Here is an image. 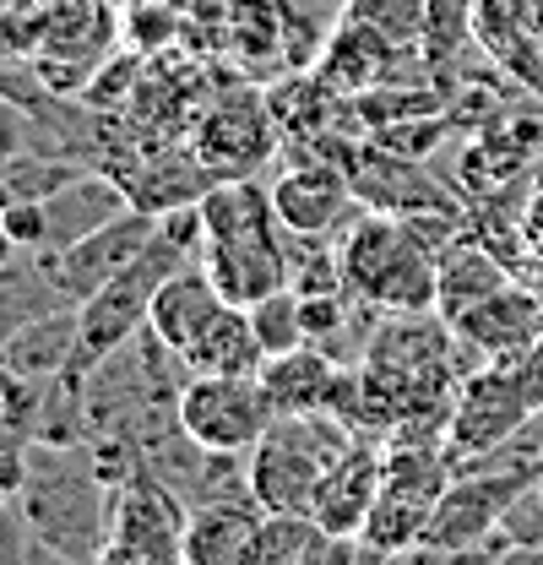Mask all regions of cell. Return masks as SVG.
I'll return each mask as SVG.
<instances>
[{
    "instance_id": "1",
    "label": "cell",
    "mask_w": 543,
    "mask_h": 565,
    "mask_svg": "<svg viewBox=\"0 0 543 565\" xmlns=\"http://www.w3.org/2000/svg\"><path fill=\"white\" fill-rule=\"evenodd\" d=\"M468 223L462 217H392L359 207L338 234L342 282L364 305L386 310H435L440 245H451Z\"/></svg>"
},
{
    "instance_id": "2",
    "label": "cell",
    "mask_w": 543,
    "mask_h": 565,
    "mask_svg": "<svg viewBox=\"0 0 543 565\" xmlns=\"http://www.w3.org/2000/svg\"><path fill=\"white\" fill-rule=\"evenodd\" d=\"M17 505L28 511L44 561H104L115 522V479L98 468L93 446L28 440V479Z\"/></svg>"
},
{
    "instance_id": "3",
    "label": "cell",
    "mask_w": 543,
    "mask_h": 565,
    "mask_svg": "<svg viewBox=\"0 0 543 565\" xmlns=\"http://www.w3.org/2000/svg\"><path fill=\"white\" fill-rule=\"evenodd\" d=\"M359 440L364 435L332 408L277 414L251 451V490L262 500V511H310L327 468Z\"/></svg>"
},
{
    "instance_id": "4",
    "label": "cell",
    "mask_w": 543,
    "mask_h": 565,
    "mask_svg": "<svg viewBox=\"0 0 543 565\" xmlns=\"http://www.w3.org/2000/svg\"><path fill=\"white\" fill-rule=\"evenodd\" d=\"M539 414L533 392H528V375L517 359H494V364H478L473 375L457 386V403H451V435H446V451L451 462H473L483 451H500L505 440H517Z\"/></svg>"
},
{
    "instance_id": "5",
    "label": "cell",
    "mask_w": 543,
    "mask_h": 565,
    "mask_svg": "<svg viewBox=\"0 0 543 565\" xmlns=\"http://www.w3.org/2000/svg\"><path fill=\"white\" fill-rule=\"evenodd\" d=\"M185 516L191 505L136 462L115 484V522H109L104 565H180L185 561Z\"/></svg>"
},
{
    "instance_id": "6",
    "label": "cell",
    "mask_w": 543,
    "mask_h": 565,
    "mask_svg": "<svg viewBox=\"0 0 543 565\" xmlns=\"http://www.w3.org/2000/svg\"><path fill=\"white\" fill-rule=\"evenodd\" d=\"M131 207H136V196L120 185V180L87 169V174L66 180V185H61L55 196H44V202L0 207V217H6V228H11V239H17L22 250L61 256V250L76 245V239L98 234L104 223H115L120 212H131Z\"/></svg>"
},
{
    "instance_id": "7",
    "label": "cell",
    "mask_w": 543,
    "mask_h": 565,
    "mask_svg": "<svg viewBox=\"0 0 543 565\" xmlns=\"http://www.w3.org/2000/svg\"><path fill=\"white\" fill-rule=\"evenodd\" d=\"M348 180L359 191V202L370 212H392V217H462L468 223V196L462 185H446L424 169V158L397 152L386 141H364L348 152Z\"/></svg>"
},
{
    "instance_id": "8",
    "label": "cell",
    "mask_w": 543,
    "mask_h": 565,
    "mask_svg": "<svg viewBox=\"0 0 543 565\" xmlns=\"http://www.w3.org/2000/svg\"><path fill=\"white\" fill-rule=\"evenodd\" d=\"M528 479H539V473H528V468H489V462L457 468L451 484L435 500V511H429L418 555H473V544L500 527L505 505L517 500V490Z\"/></svg>"
},
{
    "instance_id": "9",
    "label": "cell",
    "mask_w": 543,
    "mask_h": 565,
    "mask_svg": "<svg viewBox=\"0 0 543 565\" xmlns=\"http://www.w3.org/2000/svg\"><path fill=\"white\" fill-rule=\"evenodd\" d=\"M272 403L262 375H196L180 392V424L206 451H256V440L272 429Z\"/></svg>"
},
{
    "instance_id": "10",
    "label": "cell",
    "mask_w": 543,
    "mask_h": 565,
    "mask_svg": "<svg viewBox=\"0 0 543 565\" xmlns=\"http://www.w3.org/2000/svg\"><path fill=\"white\" fill-rule=\"evenodd\" d=\"M152 239H158V212L131 207V212H120L115 223H104L98 234L76 239V245L61 250V256H39V250H33V256L50 267V278H55V288L66 294V305H87L120 267H131Z\"/></svg>"
},
{
    "instance_id": "11",
    "label": "cell",
    "mask_w": 543,
    "mask_h": 565,
    "mask_svg": "<svg viewBox=\"0 0 543 565\" xmlns=\"http://www.w3.org/2000/svg\"><path fill=\"white\" fill-rule=\"evenodd\" d=\"M451 332H457L468 375L478 364H494V359H528L543 338V299L517 278L505 282L500 294H489L483 305H473L468 316H457Z\"/></svg>"
},
{
    "instance_id": "12",
    "label": "cell",
    "mask_w": 543,
    "mask_h": 565,
    "mask_svg": "<svg viewBox=\"0 0 543 565\" xmlns=\"http://www.w3.org/2000/svg\"><path fill=\"white\" fill-rule=\"evenodd\" d=\"M272 207H277V223L288 234H327V239H338L364 202H359V191H353V180H348V169L338 158L332 163L316 158V163H294V169H283L272 180Z\"/></svg>"
},
{
    "instance_id": "13",
    "label": "cell",
    "mask_w": 543,
    "mask_h": 565,
    "mask_svg": "<svg viewBox=\"0 0 543 565\" xmlns=\"http://www.w3.org/2000/svg\"><path fill=\"white\" fill-rule=\"evenodd\" d=\"M381 479H386V446H381V440L348 446L338 462L327 468L310 516H316L332 539H359V527H364V516H370V505H375V494H381Z\"/></svg>"
},
{
    "instance_id": "14",
    "label": "cell",
    "mask_w": 543,
    "mask_h": 565,
    "mask_svg": "<svg viewBox=\"0 0 543 565\" xmlns=\"http://www.w3.org/2000/svg\"><path fill=\"white\" fill-rule=\"evenodd\" d=\"M223 310H228V299H223V288L212 282L206 262H185V267H174L169 282L158 288V299H152V310H147V327L174 353H191L206 332H212V321H217Z\"/></svg>"
},
{
    "instance_id": "15",
    "label": "cell",
    "mask_w": 543,
    "mask_h": 565,
    "mask_svg": "<svg viewBox=\"0 0 543 565\" xmlns=\"http://www.w3.org/2000/svg\"><path fill=\"white\" fill-rule=\"evenodd\" d=\"M505 282H517V267L500 262L478 234H457L451 245H440V273H435V310L446 321L468 316L473 305H483L489 294H500Z\"/></svg>"
},
{
    "instance_id": "16",
    "label": "cell",
    "mask_w": 543,
    "mask_h": 565,
    "mask_svg": "<svg viewBox=\"0 0 543 565\" xmlns=\"http://www.w3.org/2000/svg\"><path fill=\"white\" fill-rule=\"evenodd\" d=\"M342 370L332 353H321L316 343L288 353H272L262 364V392H267L272 414H316V408H332L342 392Z\"/></svg>"
},
{
    "instance_id": "17",
    "label": "cell",
    "mask_w": 543,
    "mask_h": 565,
    "mask_svg": "<svg viewBox=\"0 0 543 565\" xmlns=\"http://www.w3.org/2000/svg\"><path fill=\"white\" fill-rule=\"evenodd\" d=\"M202 163L206 169H217V174H251L262 158L272 152V131H267V115H262V104L245 93V98H223L212 115L202 120Z\"/></svg>"
},
{
    "instance_id": "18",
    "label": "cell",
    "mask_w": 543,
    "mask_h": 565,
    "mask_svg": "<svg viewBox=\"0 0 543 565\" xmlns=\"http://www.w3.org/2000/svg\"><path fill=\"white\" fill-rule=\"evenodd\" d=\"M262 500H212L185 516V565H245L262 527Z\"/></svg>"
},
{
    "instance_id": "19",
    "label": "cell",
    "mask_w": 543,
    "mask_h": 565,
    "mask_svg": "<svg viewBox=\"0 0 543 565\" xmlns=\"http://www.w3.org/2000/svg\"><path fill=\"white\" fill-rule=\"evenodd\" d=\"M76 338H82V316H76V305H61V310H44V316L22 321V327L0 343V353H6V364H11L17 375H28V381H55V375L76 370Z\"/></svg>"
},
{
    "instance_id": "20",
    "label": "cell",
    "mask_w": 543,
    "mask_h": 565,
    "mask_svg": "<svg viewBox=\"0 0 543 565\" xmlns=\"http://www.w3.org/2000/svg\"><path fill=\"white\" fill-rule=\"evenodd\" d=\"M342 555H359V539H332L310 511H267L245 565H321Z\"/></svg>"
},
{
    "instance_id": "21",
    "label": "cell",
    "mask_w": 543,
    "mask_h": 565,
    "mask_svg": "<svg viewBox=\"0 0 543 565\" xmlns=\"http://www.w3.org/2000/svg\"><path fill=\"white\" fill-rule=\"evenodd\" d=\"M185 364H191L196 375H262L267 349H262V338H256L251 310H245V305H228V310L212 321V332L185 353Z\"/></svg>"
},
{
    "instance_id": "22",
    "label": "cell",
    "mask_w": 543,
    "mask_h": 565,
    "mask_svg": "<svg viewBox=\"0 0 543 565\" xmlns=\"http://www.w3.org/2000/svg\"><path fill=\"white\" fill-rule=\"evenodd\" d=\"M61 305H66V294L55 288L50 267H44L33 250H22V256L0 273V343H6L22 321H33V316H44V310H61Z\"/></svg>"
},
{
    "instance_id": "23",
    "label": "cell",
    "mask_w": 543,
    "mask_h": 565,
    "mask_svg": "<svg viewBox=\"0 0 543 565\" xmlns=\"http://www.w3.org/2000/svg\"><path fill=\"white\" fill-rule=\"evenodd\" d=\"M76 174H87V163L82 158H71V152H39V147H22L11 163H6V174H0V207H28V202H44V196H55L66 180Z\"/></svg>"
},
{
    "instance_id": "24",
    "label": "cell",
    "mask_w": 543,
    "mask_h": 565,
    "mask_svg": "<svg viewBox=\"0 0 543 565\" xmlns=\"http://www.w3.org/2000/svg\"><path fill=\"white\" fill-rule=\"evenodd\" d=\"M342 17L392 39L397 50H418L424 22H429V0H342Z\"/></svg>"
},
{
    "instance_id": "25",
    "label": "cell",
    "mask_w": 543,
    "mask_h": 565,
    "mask_svg": "<svg viewBox=\"0 0 543 565\" xmlns=\"http://www.w3.org/2000/svg\"><path fill=\"white\" fill-rule=\"evenodd\" d=\"M251 321H256V338L262 349L272 353H288V349H305L310 343V327H305V294L299 288H277L267 299L251 305Z\"/></svg>"
},
{
    "instance_id": "26",
    "label": "cell",
    "mask_w": 543,
    "mask_h": 565,
    "mask_svg": "<svg viewBox=\"0 0 543 565\" xmlns=\"http://www.w3.org/2000/svg\"><path fill=\"white\" fill-rule=\"evenodd\" d=\"M22 561H44V544H39L28 511L17 500H0V565H22Z\"/></svg>"
},
{
    "instance_id": "27",
    "label": "cell",
    "mask_w": 543,
    "mask_h": 565,
    "mask_svg": "<svg viewBox=\"0 0 543 565\" xmlns=\"http://www.w3.org/2000/svg\"><path fill=\"white\" fill-rule=\"evenodd\" d=\"M28 479V435L0 419V500H17Z\"/></svg>"
},
{
    "instance_id": "28",
    "label": "cell",
    "mask_w": 543,
    "mask_h": 565,
    "mask_svg": "<svg viewBox=\"0 0 543 565\" xmlns=\"http://www.w3.org/2000/svg\"><path fill=\"white\" fill-rule=\"evenodd\" d=\"M28 131H33V120H28L17 104H6V98H0V174H6V163L28 147Z\"/></svg>"
},
{
    "instance_id": "29",
    "label": "cell",
    "mask_w": 543,
    "mask_h": 565,
    "mask_svg": "<svg viewBox=\"0 0 543 565\" xmlns=\"http://www.w3.org/2000/svg\"><path fill=\"white\" fill-rule=\"evenodd\" d=\"M522 234H528V245H539L543 250V174L533 180V202L522 212Z\"/></svg>"
},
{
    "instance_id": "30",
    "label": "cell",
    "mask_w": 543,
    "mask_h": 565,
    "mask_svg": "<svg viewBox=\"0 0 543 565\" xmlns=\"http://www.w3.org/2000/svg\"><path fill=\"white\" fill-rule=\"evenodd\" d=\"M17 256H22V245L11 239V228H6V217H0V273H6V267H11Z\"/></svg>"
}]
</instances>
